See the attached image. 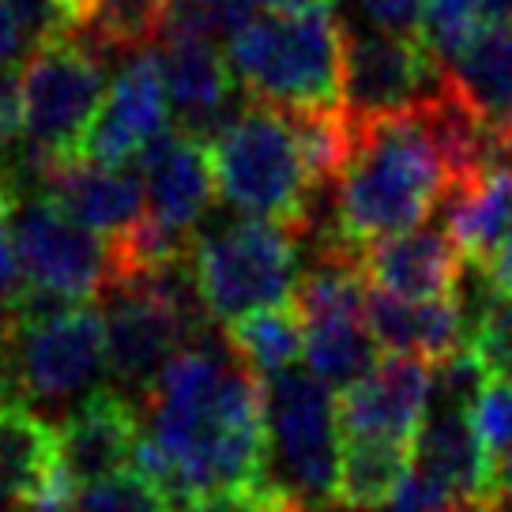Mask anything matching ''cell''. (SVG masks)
I'll list each match as a JSON object with an SVG mask.
<instances>
[{"label":"cell","mask_w":512,"mask_h":512,"mask_svg":"<svg viewBox=\"0 0 512 512\" xmlns=\"http://www.w3.org/2000/svg\"><path fill=\"white\" fill-rule=\"evenodd\" d=\"M12 238L27 287L64 302H91L106 287L110 241L68 215L46 192L19 196L12 208Z\"/></svg>","instance_id":"ba28073f"},{"label":"cell","mask_w":512,"mask_h":512,"mask_svg":"<svg viewBox=\"0 0 512 512\" xmlns=\"http://www.w3.org/2000/svg\"><path fill=\"white\" fill-rule=\"evenodd\" d=\"M347 31L332 12L260 16L226 42V61L249 98L290 110L343 106Z\"/></svg>","instance_id":"7a4b0ae2"},{"label":"cell","mask_w":512,"mask_h":512,"mask_svg":"<svg viewBox=\"0 0 512 512\" xmlns=\"http://www.w3.org/2000/svg\"><path fill=\"white\" fill-rule=\"evenodd\" d=\"M467 347L479 354L490 377H512V294H497L486 305L467 332Z\"/></svg>","instance_id":"4316f807"},{"label":"cell","mask_w":512,"mask_h":512,"mask_svg":"<svg viewBox=\"0 0 512 512\" xmlns=\"http://www.w3.org/2000/svg\"><path fill=\"white\" fill-rule=\"evenodd\" d=\"M144 422L136 467L159 482L170 512L211 486L272 479L264 377L226 332L208 328L162 366L144 392Z\"/></svg>","instance_id":"6da1fadb"},{"label":"cell","mask_w":512,"mask_h":512,"mask_svg":"<svg viewBox=\"0 0 512 512\" xmlns=\"http://www.w3.org/2000/svg\"><path fill=\"white\" fill-rule=\"evenodd\" d=\"M0 490L31 509L61 512L72 486L61 467V437L27 396L0 384Z\"/></svg>","instance_id":"2e32d148"},{"label":"cell","mask_w":512,"mask_h":512,"mask_svg":"<svg viewBox=\"0 0 512 512\" xmlns=\"http://www.w3.org/2000/svg\"><path fill=\"white\" fill-rule=\"evenodd\" d=\"M362 260H366V275L373 287L388 290L396 298H411V302L452 298L467 264L464 249L452 238L445 219L418 223L411 230L369 241L362 249Z\"/></svg>","instance_id":"e0dca14e"},{"label":"cell","mask_w":512,"mask_h":512,"mask_svg":"<svg viewBox=\"0 0 512 512\" xmlns=\"http://www.w3.org/2000/svg\"><path fill=\"white\" fill-rule=\"evenodd\" d=\"M479 23H482V0H426L418 38L426 42L433 61L445 68L464 49V42L475 34Z\"/></svg>","instance_id":"484cf974"},{"label":"cell","mask_w":512,"mask_h":512,"mask_svg":"<svg viewBox=\"0 0 512 512\" xmlns=\"http://www.w3.org/2000/svg\"><path fill=\"white\" fill-rule=\"evenodd\" d=\"M76 4H83V0H76Z\"/></svg>","instance_id":"60d3db41"},{"label":"cell","mask_w":512,"mask_h":512,"mask_svg":"<svg viewBox=\"0 0 512 512\" xmlns=\"http://www.w3.org/2000/svg\"><path fill=\"white\" fill-rule=\"evenodd\" d=\"M159 61L177 125L211 140L238 113V76L226 53L215 46V38H166L159 42Z\"/></svg>","instance_id":"ac0fdd59"},{"label":"cell","mask_w":512,"mask_h":512,"mask_svg":"<svg viewBox=\"0 0 512 512\" xmlns=\"http://www.w3.org/2000/svg\"><path fill=\"white\" fill-rule=\"evenodd\" d=\"M226 339L230 347L249 362V366L268 381L275 373L290 369L305 351V320L298 313L294 298L287 302L264 305L245 317L226 324Z\"/></svg>","instance_id":"cb8c5ba5"},{"label":"cell","mask_w":512,"mask_h":512,"mask_svg":"<svg viewBox=\"0 0 512 512\" xmlns=\"http://www.w3.org/2000/svg\"><path fill=\"white\" fill-rule=\"evenodd\" d=\"M166 128H170V95H166L159 46H155L128 57V64L117 72V80L110 83L95 121L87 128L80 155L125 166L140 159V151Z\"/></svg>","instance_id":"7c38bea8"},{"label":"cell","mask_w":512,"mask_h":512,"mask_svg":"<svg viewBox=\"0 0 512 512\" xmlns=\"http://www.w3.org/2000/svg\"><path fill=\"white\" fill-rule=\"evenodd\" d=\"M208 4H211V23H215V38H226V42L264 12L260 0H208Z\"/></svg>","instance_id":"d6a6232c"},{"label":"cell","mask_w":512,"mask_h":512,"mask_svg":"<svg viewBox=\"0 0 512 512\" xmlns=\"http://www.w3.org/2000/svg\"><path fill=\"white\" fill-rule=\"evenodd\" d=\"M260 4L272 16H317V12H332L324 0H260Z\"/></svg>","instance_id":"e575fe53"},{"label":"cell","mask_w":512,"mask_h":512,"mask_svg":"<svg viewBox=\"0 0 512 512\" xmlns=\"http://www.w3.org/2000/svg\"><path fill=\"white\" fill-rule=\"evenodd\" d=\"M287 494L275 479L264 482H226V486H211L192 497L185 512H268L275 497Z\"/></svg>","instance_id":"f546056e"},{"label":"cell","mask_w":512,"mask_h":512,"mask_svg":"<svg viewBox=\"0 0 512 512\" xmlns=\"http://www.w3.org/2000/svg\"><path fill=\"white\" fill-rule=\"evenodd\" d=\"M57 437H61L64 479L76 494L136 467V448L144 441V430H140V411L125 392L95 388L64 415Z\"/></svg>","instance_id":"4fadbf2b"},{"label":"cell","mask_w":512,"mask_h":512,"mask_svg":"<svg viewBox=\"0 0 512 512\" xmlns=\"http://www.w3.org/2000/svg\"><path fill=\"white\" fill-rule=\"evenodd\" d=\"M302 226L283 219H234L192 245V275L211 320L230 324L264 305L287 302L302 275Z\"/></svg>","instance_id":"277c9868"},{"label":"cell","mask_w":512,"mask_h":512,"mask_svg":"<svg viewBox=\"0 0 512 512\" xmlns=\"http://www.w3.org/2000/svg\"><path fill=\"white\" fill-rule=\"evenodd\" d=\"M34 192L53 196L68 215H76L83 226H91L106 241L125 238L147 219L144 177L136 162L110 166L87 155L53 162L38 174Z\"/></svg>","instance_id":"9a60e30c"},{"label":"cell","mask_w":512,"mask_h":512,"mask_svg":"<svg viewBox=\"0 0 512 512\" xmlns=\"http://www.w3.org/2000/svg\"><path fill=\"white\" fill-rule=\"evenodd\" d=\"M61 512H170V501L147 471L128 467L121 475L76 490V497H68Z\"/></svg>","instance_id":"d4e9b609"},{"label":"cell","mask_w":512,"mask_h":512,"mask_svg":"<svg viewBox=\"0 0 512 512\" xmlns=\"http://www.w3.org/2000/svg\"><path fill=\"white\" fill-rule=\"evenodd\" d=\"M471 422L494 456L512 452V377H486L471 400Z\"/></svg>","instance_id":"83f0119b"},{"label":"cell","mask_w":512,"mask_h":512,"mask_svg":"<svg viewBox=\"0 0 512 512\" xmlns=\"http://www.w3.org/2000/svg\"><path fill=\"white\" fill-rule=\"evenodd\" d=\"M358 4H362L369 27L400 34H418L422 12H426V0H358Z\"/></svg>","instance_id":"1f68e13d"},{"label":"cell","mask_w":512,"mask_h":512,"mask_svg":"<svg viewBox=\"0 0 512 512\" xmlns=\"http://www.w3.org/2000/svg\"><path fill=\"white\" fill-rule=\"evenodd\" d=\"M170 16V0H83L76 38L98 57H136L155 49Z\"/></svg>","instance_id":"603a6c76"},{"label":"cell","mask_w":512,"mask_h":512,"mask_svg":"<svg viewBox=\"0 0 512 512\" xmlns=\"http://www.w3.org/2000/svg\"><path fill=\"white\" fill-rule=\"evenodd\" d=\"M136 166L144 177L147 223L174 249L192 253V245L200 238V223L219 192L208 140L189 128L170 125L140 151Z\"/></svg>","instance_id":"30bf717a"},{"label":"cell","mask_w":512,"mask_h":512,"mask_svg":"<svg viewBox=\"0 0 512 512\" xmlns=\"http://www.w3.org/2000/svg\"><path fill=\"white\" fill-rule=\"evenodd\" d=\"M501 490H505V509H512V452L501 464Z\"/></svg>","instance_id":"8d00e7d4"},{"label":"cell","mask_w":512,"mask_h":512,"mask_svg":"<svg viewBox=\"0 0 512 512\" xmlns=\"http://www.w3.org/2000/svg\"><path fill=\"white\" fill-rule=\"evenodd\" d=\"M445 512H501V509H486V505H471V501H452Z\"/></svg>","instance_id":"74e56055"},{"label":"cell","mask_w":512,"mask_h":512,"mask_svg":"<svg viewBox=\"0 0 512 512\" xmlns=\"http://www.w3.org/2000/svg\"><path fill=\"white\" fill-rule=\"evenodd\" d=\"M445 72L418 34H347L343 53V110L351 117H384L418 106L441 91Z\"/></svg>","instance_id":"9c48e42d"},{"label":"cell","mask_w":512,"mask_h":512,"mask_svg":"<svg viewBox=\"0 0 512 512\" xmlns=\"http://www.w3.org/2000/svg\"><path fill=\"white\" fill-rule=\"evenodd\" d=\"M106 98V57L64 34L34 46L23 64V155L38 174L64 159H80L87 128Z\"/></svg>","instance_id":"5b68a950"},{"label":"cell","mask_w":512,"mask_h":512,"mask_svg":"<svg viewBox=\"0 0 512 512\" xmlns=\"http://www.w3.org/2000/svg\"><path fill=\"white\" fill-rule=\"evenodd\" d=\"M106 317L91 302L8 313L0 384L27 400H68L106 373Z\"/></svg>","instance_id":"52a82bcc"},{"label":"cell","mask_w":512,"mask_h":512,"mask_svg":"<svg viewBox=\"0 0 512 512\" xmlns=\"http://www.w3.org/2000/svg\"><path fill=\"white\" fill-rule=\"evenodd\" d=\"M27 512H46V509H31V505H27Z\"/></svg>","instance_id":"ab89813d"},{"label":"cell","mask_w":512,"mask_h":512,"mask_svg":"<svg viewBox=\"0 0 512 512\" xmlns=\"http://www.w3.org/2000/svg\"><path fill=\"white\" fill-rule=\"evenodd\" d=\"M433 396V362L418 354H388L358 381L339 388L343 437H392L415 441Z\"/></svg>","instance_id":"8fae6325"},{"label":"cell","mask_w":512,"mask_h":512,"mask_svg":"<svg viewBox=\"0 0 512 512\" xmlns=\"http://www.w3.org/2000/svg\"><path fill=\"white\" fill-rule=\"evenodd\" d=\"M415 464V441L343 437L336 505L347 512H384Z\"/></svg>","instance_id":"44dd1931"},{"label":"cell","mask_w":512,"mask_h":512,"mask_svg":"<svg viewBox=\"0 0 512 512\" xmlns=\"http://www.w3.org/2000/svg\"><path fill=\"white\" fill-rule=\"evenodd\" d=\"M441 72L452 98L486 132L512 128V19H482Z\"/></svg>","instance_id":"d6986e66"},{"label":"cell","mask_w":512,"mask_h":512,"mask_svg":"<svg viewBox=\"0 0 512 512\" xmlns=\"http://www.w3.org/2000/svg\"><path fill=\"white\" fill-rule=\"evenodd\" d=\"M23 140V68L0 64V155L16 151Z\"/></svg>","instance_id":"4dcf8cb0"},{"label":"cell","mask_w":512,"mask_h":512,"mask_svg":"<svg viewBox=\"0 0 512 512\" xmlns=\"http://www.w3.org/2000/svg\"><path fill=\"white\" fill-rule=\"evenodd\" d=\"M268 512H317V505H309V501H302V497L294 494H279Z\"/></svg>","instance_id":"d590c367"},{"label":"cell","mask_w":512,"mask_h":512,"mask_svg":"<svg viewBox=\"0 0 512 512\" xmlns=\"http://www.w3.org/2000/svg\"><path fill=\"white\" fill-rule=\"evenodd\" d=\"M268 471L309 505H336L343 430L332 384L309 369H283L264 381Z\"/></svg>","instance_id":"8992f818"},{"label":"cell","mask_w":512,"mask_h":512,"mask_svg":"<svg viewBox=\"0 0 512 512\" xmlns=\"http://www.w3.org/2000/svg\"><path fill=\"white\" fill-rule=\"evenodd\" d=\"M369 328L388 354H418L441 362L452 351H460L467 343L464 309L452 298H430V302H411V298H396L388 290H369Z\"/></svg>","instance_id":"ffe728a7"},{"label":"cell","mask_w":512,"mask_h":512,"mask_svg":"<svg viewBox=\"0 0 512 512\" xmlns=\"http://www.w3.org/2000/svg\"><path fill=\"white\" fill-rule=\"evenodd\" d=\"M381 343L369 328V313H324L305 320V369L332 388H347L377 366Z\"/></svg>","instance_id":"7402d4cb"},{"label":"cell","mask_w":512,"mask_h":512,"mask_svg":"<svg viewBox=\"0 0 512 512\" xmlns=\"http://www.w3.org/2000/svg\"><path fill=\"white\" fill-rule=\"evenodd\" d=\"M415 464L433 475L456 501L505 509L501 464L479 437L467 403L430 400L415 437Z\"/></svg>","instance_id":"5bb4252c"},{"label":"cell","mask_w":512,"mask_h":512,"mask_svg":"<svg viewBox=\"0 0 512 512\" xmlns=\"http://www.w3.org/2000/svg\"><path fill=\"white\" fill-rule=\"evenodd\" d=\"M324 4H328V8H332V12H339V8H347V4H351V0H324Z\"/></svg>","instance_id":"f35d334b"},{"label":"cell","mask_w":512,"mask_h":512,"mask_svg":"<svg viewBox=\"0 0 512 512\" xmlns=\"http://www.w3.org/2000/svg\"><path fill=\"white\" fill-rule=\"evenodd\" d=\"M215 185L230 208L256 219H283L302 226L313 204V181L305 166L290 113L275 102L249 98L208 140Z\"/></svg>","instance_id":"3957f363"},{"label":"cell","mask_w":512,"mask_h":512,"mask_svg":"<svg viewBox=\"0 0 512 512\" xmlns=\"http://www.w3.org/2000/svg\"><path fill=\"white\" fill-rule=\"evenodd\" d=\"M12 16L23 27V38L42 46L53 38L76 31V19H80V4L76 0H8Z\"/></svg>","instance_id":"f1b7e54d"},{"label":"cell","mask_w":512,"mask_h":512,"mask_svg":"<svg viewBox=\"0 0 512 512\" xmlns=\"http://www.w3.org/2000/svg\"><path fill=\"white\" fill-rule=\"evenodd\" d=\"M23 27H19V19L12 16V8H8V0H0V64L4 61H16L19 49H23Z\"/></svg>","instance_id":"836d02e7"}]
</instances>
